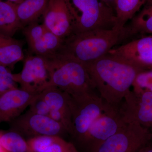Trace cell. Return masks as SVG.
Returning a JSON list of instances; mask_svg holds the SVG:
<instances>
[{
    "instance_id": "obj_21",
    "label": "cell",
    "mask_w": 152,
    "mask_h": 152,
    "mask_svg": "<svg viewBox=\"0 0 152 152\" xmlns=\"http://www.w3.org/2000/svg\"><path fill=\"white\" fill-rule=\"evenodd\" d=\"M148 0H116L115 13L116 23L115 28L124 30L126 23L134 17Z\"/></svg>"
},
{
    "instance_id": "obj_31",
    "label": "cell",
    "mask_w": 152,
    "mask_h": 152,
    "mask_svg": "<svg viewBox=\"0 0 152 152\" xmlns=\"http://www.w3.org/2000/svg\"><path fill=\"white\" fill-rule=\"evenodd\" d=\"M150 1H152V0H150Z\"/></svg>"
},
{
    "instance_id": "obj_27",
    "label": "cell",
    "mask_w": 152,
    "mask_h": 152,
    "mask_svg": "<svg viewBox=\"0 0 152 152\" xmlns=\"http://www.w3.org/2000/svg\"><path fill=\"white\" fill-rule=\"evenodd\" d=\"M137 152H152V144L149 143Z\"/></svg>"
},
{
    "instance_id": "obj_23",
    "label": "cell",
    "mask_w": 152,
    "mask_h": 152,
    "mask_svg": "<svg viewBox=\"0 0 152 152\" xmlns=\"http://www.w3.org/2000/svg\"><path fill=\"white\" fill-rule=\"evenodd\" d=\"M133 91L136 92L143 91L152 92V69L151 70L143 71L136 77L132 85Z\"/></svg>"
},
{
    "instance_id": "obj_12",
    "label": "cell",
    "mask_w": 152,
    "mask_h": 152,
    "mask_svg": "<svg viewBox=\"0 0 152 152\" xmlns=\"http://www.w3.org/2000/svg\"><path fill=\"white\" fill-rule=\"evenodd\" d=\"M42 17L45 26L63 40L73 34L72 20L65 0H50Z\"/></svg>"
},
{
    "instance_id": "obj_18",
    "label": "cell",
    "mask_w": 152,
    "mask_h": 152,
    "mask_svg": "<svg viewBox=\"0 0 152 152\" xmlns=\"http://www.w3.org/2000/svg\"><path fill=\"white\" fill-rule=\"evenodd\" d=\"M50 0H23L16 5V10L22 28L37 22L42 16Z\"/></svg>"
},
{
    "instance_id": "obj_16",
    "label": "cell",
    "mask_w": 152,
    "mask_h": 152,
    "mask_svg": "<svg viewBox=\"0 0 152 152\" xmlns=\"http://www.w3.org/2000/svg\"><path fill=\"white\" fill-rule=\"evenodd\" d=\"M152 50V36H146L112 49L108 53L132 62L136 58Z\"/></svg>"
},
{
    "instance_id": "obj_11",
    "label": "cell",
    "mask_w": 152,
    "mask_h": 152,
    "mask_svg": "<svg viewBox=\"0 0 152 152\" xmlns=\"http://www.w3.org/2000/svg\"><path fill=\"white\" fill-rule=\"evenodd\" d=\"M23 33L31 53L42 57L56 54L64 42L43 23L40 24L37 22L28 25L23 28Z\"/></svg>"
},
{
    "instance_id": "obj_4",
    "label": "cell",
    "mask_w": 152,
    "mask_h": 152,
    "mask_svg": "<svg viewBox=\"0 0 152 152\" xmlns=\"http://www.w3.org/2000/svg\"><path fill=\"white\" fill-rule=\"evenodd\" d=\"M72 20L73 34L115 28V11L103 0H65Z\"/></svg>"
},
{
    "instance_id": "obj_17",
    "label": "cell",
    "mask_w": 152,
    "mask_h": 152,
    "mask_svg": "<svg viewBox=\"0 0 152 152\" xmlns=\"http://www.w3.org/2000/svg\"><path fill=\"white\" fill-rule=\"evenodd\" d=\"M23 45L21 41L0 35V65L13 69L24 59Z\"/></svg>"
},
{
    "instance_id": "obj_14",
    "label": "cell",
    "mask_w": 152,
    "mask_h": 152,
    "mask_svg": "<svg viewBox=\"0 0 152 152\" xmlns=\"http://www.w3.org/2000/svg\"><path fill=\"white\" fill-rule=\"evenodd\" d=\"M27 142L31 152H81L72 142L61 136H39Z\"/></svg>"
},
{
    "instance_id": "obj_1",
    "label": "cell",
    "mask_w": 152,
    "mask_h": 152,
    "mask_svg": "<svg viewBox=\"0 0 152 152\" xmlns=\"http://www.w3.org/2000/svg\"><path fill=\"white\" fill-rule=\"evenodd\" d=\"M83 64L104 102L116 109L120 108L137 75L146 70L109 53Z\"/></svg>"
},
{
    "instance_id": "obj_3",
    "label": "cell",
    "mask_w": 152,
    "mask_h": 152,
    "mask_svg": "<svg viewBox=\"0 0 152 152\" xmlns=\"http://www.w3.org/2000/svg\"><path fill=\"white\" fill-rule=\"evenodd\" d=\"M45 58L50 73L48 86L57 87L72 96L95 92L94 83L80 62L59 53Z\"/></svg>"
},
{
    "instance_id": "obj_8",
    "label": "cell",
    "mask_w": 152,
    "mask_h": 152,
    "mask_svg": "<svg viewBox=\"0 0 152 152\" xmlns=\"http://www.w3.org/2000/svg\"><path fill=\"white\" fill-rule=\"evenodd\" d=\"M8 124L9 129L18 133L28 140L39 136L62 137L68 134L66 128L62 124L48 116L35 113L28 109Z\"/></svg>"
},
{
    "instance_id": "obj_2",
    "label": "cell",
    "mask_w": 152,
    "mask_h": 152,
    "mask_svg": "<svg viewBox=\"0 0 152 152\" xmlns=\"http://www.w3.org/2000/svg\"><path fill=\"white\" fill-rule=\"evenodd\" d=\"M124 40V30L114 28L110 30H92L72 35L64 40L57 53L86 64L107 54Z\"/></svg>"
},
{
    "instance_id": "obj_28",
    "label": "cell",
    "mask_w": 152,
    "mask_h": 152,
    "mask_svg": "<svg viewBox=\"0 0 152 152\" xmlns=\"http://www.w3.org/2000/svg\"><path fill=\"white\" fill-rule=\"evenodd\" d=\"M103 1L107 5H108L115 12V4L116 0H103Z\"/></svg>"
},
{
    "instance_id": "obj_24",
    "label": "cell",
    "mask_w": 152,
    "mask_h": 152,
    "mask_svg": "<svg viewBox=\"0 0 152 152\" xmlns=\"http://www.w3.org/2000/svg\"><path fill=\"white\" fill-rule=\"evenodd\" d=\"M11 70L0 65V96L9 90L18 88Z\"/></svg>"
},
{
    "instance_id": "obj_6",
    "label": "cell",
    "mask_w": 152,
    "mask_h": 152,
    "mask_svg": "<svg viewBox=\"0 0 152 152\" xmlns=\"http://www.w3.org/2000/svg\"><path fill=\"white\" fill-rule=\"evenodd\" d=\"M152 133L138 123H127L95 152H137L149 143Z\"/></svg>"
},
{
    "instance_id": "obj_9",
    "label": "cell",
    "mask_w": 152,
    "mask_h": 152,
    "mask_svg": "<svg viewBox=\"0 0 152 152\" xmlns=\"http://www.w3.org/2000/svg\"><path fill=\"white\" fill-rule=\"evenodd\" d=\"M23 66L18 73L13 74V79L22 89L39 93L48 86L50 77L45 57L30 53L24 59Z\"/></svg>"
},
{
    "instance_id": "obj_7",
    "label": "cell",
    "mask_w": 152,
    "mask_h": 152,
    "mask_svg": "<svg viewBox=\"0 0 152 152\" xmlns=\"http://www.w3.org/2000/svg\"><path fill=\"white\" fill-rule=\"evenodd\" d=\"M105 105L103 113L91 125L79 145L84 152H96L106 140L127 124L123 120L120 109Z\"/></svg>"
},
{
    "instance_id": "obj_13",
    "label": "cell",
    "mask_w": 152,
    "mask_h": 152,
    "mask_svg": "<svg viewBox=\"0 0 152 152\" xmlns=\"http://www.w3.org/2000/svg\"><path fill=\"white\" fill-rule=\"evenodd\" d=\"M37 94L17 88L1 95L0 124L10 122L26 111Z\"/></svg>"
},
{
    "instance_id": "obj_10",
    "label": "cell",
    "mask_w": 152,
    "mask_h": 152,
    "mask_svg": "<svg viewBox=\"0 0 152 152\" xmlns=\"http://www.w3.org/2000/svg\"><path fill=\"white\" fill-rule=\"evenodd\" d=\"M120 112L126 123L136 122L152 128V92L130 91L125 96Z\"/></svg>"
},
{
    "instance_id": "obj_20",
    "label": "cell",
    "mask_w": 152,
    "mask_h": 152,
    "mask_svg": "<svg viewBox=\"0 0 152 152\" xmlns=\"http://www.w3.org/2000/svg\"><path fill=\"white\" fill-rule=\"evenodd\" d=\"M124 38L137 34L152 36V1L148 0L143 8L132 19L129 26L124 28Z\"/></svg>"
},
{
    "instance_id": "obj_25",
    "label": "cell",
    "mask_w": 152,
    "mask_h": 152,
    "mask_svg": "<svg viewBox=\"0 0 152 152\" xmlns=\"http://www.w3.org/2000/svg\"><path fill=\"white\" fill-rule=\"evenodd\" d=\"M28 109L36 114L48 116L50 109L46 102L41 96L40 93L36 95Z\"/></svg>"
},
{
    "instance_id": "obj_19",
    "label": "cell",
    "mask_w": 152,
    "mask_h": 152,
    "mask_svg": "<svg viewBox=\"0 0 152 152\" xmlns=\"http://www.w3.org/2000/svg\"><path fill=\"white\" fill-rule=\"evenodd\" d=\"M17 4L0 1V35L12 37L22 28L16 10Z\"/></svg>"
},
{
    "instance_id": "obj_26",
    "label": "cell",
    "mask_w": 152,
    "mask_h": 152,
    "mask_svg": "<svg viewBox=\"0 0 152 152\" xmlns=\"http://www.w3.org/2000/svg\"><path fill=\"white\" fill-rule=\"evenodd\" d=\"M132 63L141 66L146 70L152 68V50L136 58Z\"/></svg>"
},
{
    "instance_id": "obj_15",
    "label": "cell",
    "mask_w": 152,
    "mask_h": 152,
    "mask_svg": "<svg viewBox=\"0 0 152 152\" xmlns=\"http://www.w3.org/2000/svg\"><path fill=\"white\" fill-rule=\"evenodd\" d=\"M40 94L48 106L50 111H55L61 113L69 123L70 129L71 116L69 106L70 95L58 88L53 86H49L45 88L40 92Z\"/></svg>"
},
{
    "instance_id": "obj_29",
    "label": "cell",
    "mask_w": 152,
    "mask_h": 152,
    "mask_svg": "<svg viewBox=\"0 0 152 152\" xmlns=\"http://www.w3.org/2000/svg\"><path fill=\"white\" fill-rule=\"evenodd\" d=\"M0 1H4V0H0ZM6 1H9L11 2L18 4L21 3L23 0H6Z\"/></svg>"
},
{
    "instance_id": "obj_22",
    "label": "cell",
    "mask_w": 152,
    "mask_h": 152,
    "mask_svg": "<svg viewBox=\"0 0 152 152\" xmlns=\"http://www.w3.org/2000/svg\"><path fill=\"white\" fill-rule=\"evenodd\" d=\"M0 143L8 152H31L27 140L15 131H0Z\"/></svg>"
},
{
    "instance_id": "obj_5",
    "label": "cell",
    "mask_w": 152,
    "mask_h": 152,
    "mask_svg": "<svg viewBox=\"0 0 152 152\" xmlns=\"http://www.w3.org/2000/svg\"><path fill=\"white\" fill-rule=\"evenodd\" d=\"M71 125L69 135L77 147L88 132L92 124L102 113L105 104L95 92L79 96L70 95Z\"/></svg>"
},
{
    "instance_id": "obj_30",
    "label": "cell",
    "mask_w": 152,
    "mask_h": 152,
    "mask_svg": "<svg viewBox=\"0 0 152 152\" xmlns=\"http://www.w3.org/2000/svg\"><path fill=\"white\" fill-rule=\"evenodd\" d=\"M0 152H8L7 151L3 148L2 146L1 145V143H0Z\"/></svg>"
}]
</instances>
